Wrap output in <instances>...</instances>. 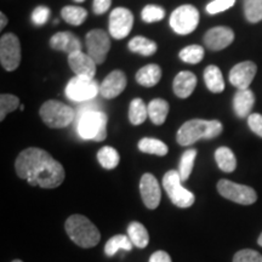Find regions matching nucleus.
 I'll list each match as a JSON object with an SVG mask.
<instances>
[{"instance_id": "1", "label": "nucleus", "mask_w": 262, "mask_h": 262, "mask_svg": "<svg viewBox=\"0 0 262 262\" xmlns=\"http://www.w3.org/2000/svg\"><path fill=\"white\" fill-rule=\"evenodd\" d=\"M15 169L21 179L31 186L56 188L63 182L64 169L47 150L31 147L22 150L15 162Z\"/></svg>"}, {"instance_id": "2", "label": "nucleus", "mask_w": 262, "mask_h": 262, "mask_svg": "<svg viewBox=\"0 0 262 262\" xmlns=\"http://www.w3.org/2000/svg\"><path fill=\"white\" fill-rule=\"evenodd\" d=\"M221 133L222 124L219 120L192 119L180 127L176 140H178L180 146H189L201 139H215Z\"/></svg>"}, {"instance_id": "3", "label": "nucleus", "mask_w": 262, "mask_h": 262, "mask_svg": "<svg viewBox=\"0 0 262 262\" xmlns=\"http://www.w3.org/2000/svg\"><path fill=\"white\" fill-rule=\"evenodd\" d=\"M66 232L72 242L80 248L96 247L101 239L100 231L89 219L83 215H72L64 224Z\"/></svg>"}, {"instance_id": "4", "label": "nucleus", "mask_w": 262, "mask_h": 262, "mask_svg": "<svg viewBox=\"0 0 262 262\" xmlns=\"http://www.w3.org/2000/svg\"><path fill=\"white\" fill-rule=\"evenodd\" d=\"M78 123V133L84 140L103 141L107 137V122L106 113L100 111L89 110L81 111Z\"/></svg>"}, {"instance_id": "5", "label": "nucleus", "mask_w": 262, "mask_h": 262, "mask_svg": "<svg viewBox=\"0 0 262 262\" xmlns=\"http://www.w3.org/2000/svg\"><path fill=\"white\" fill-rule=\"evenodd\" d=\"M42 122L52 129H62L68 126L75 118L73 108L56 100H49L40 107Z\"/></svg>"}, {"instance_id": "6", "label": "nucleus", "mask_w": 262, "mask_h": 262, "mask_svg": "<svg viewBox=\"0 0 262 262\" xmlns=\"http://www.w3.org/2000/svg\"><path fill=\"white\" fill-rule=\"evenodd\" d=\"M163 187L168 193L170 201L179 208L186 209L194 204V194L183 187L180 173L176 170H170L164 175Z\"/></svg>"}, {"instance_id": "7", "label": "nucleus", "mask_w": 262, "mask_h": 262, "mask_svg": "<svg viewBox=\"0 0 262 262\" xmlns=\"http://www.w3.org/2000/svg\"><path fill=\"white\" fill-rule=\"evenodd\" d=\"M100 94V84L94 78L77 77L72 78L66 86V96L74 102H86Z\"/></svg>"}, {"instance_id": "8", "label": "nucleus", "mask_w": 262, "mask_h": 262, "mask_svg": "<svg viewBox=\"0 0 262 262\" xmlns=\"http://www.w3.org/2000/svg\"><path fill=\"white\" fill-rule=\"evenodd\" d=\"M199 11L193 5H182L173 10L170 16V27L180 35H187L199 24Z\"/></svg>"}, {"instance_id": "9", "label": "nucleus", "mask_w": 262, "mask_h": 262, "mask_svg": "<svg viewBox=\"0 0 262 262\" xmlns=\"http://www.w3.org/2000/svg\"><path fill=\"white\" fill-rule=\"evenodd\" d=\"M217 191L224 198L242 205H251L257 201L254 188L222 179L217 182Z\"/></svg>"}, {"instance_id": "10", "label": "nucleus", "mask_w": 262, "mask_h": 262, "mask_svg": "<svg viewBox=\"0 0 262 262\" xmlns=\"http://www.w3.org/2000/svg\"><path fill=\"white\" fill-rule=\"evenodd\" d=\"M0 62L3 68L9 72L18 68L21 62V44L12 33H6L0 39Z\"/></svg>"}, {"instance_id": "11", "label": "nucleus", "mask_w": 262, "mask_h": 262, "mask_svg": "<svg viewBox=\"0 0 262 262\" xmlns=\"http://www.w3.org/2000/svg\"><path fill=\"white\" fill-rule=\"evenodd\" d=\"M88 55L96 62V64H102L106 61L108 51L111 49L110 35L102 29H93L85 37Z\"/></svg>"}, {"instance_id": "12", "label": "nucleus", "mask_w": 262, "mask_h": 262, "mask_svg": "<svg viewBox=\"0 0 262 262\" xmlns=\"http://www.w3.org/2000/svg\"><path fill=\"white\" fill-rule=\"evenodd\" d=\"M134 26V15L125 8L114 9L110 15V34L114 39H124L130 34Z\"/></svg>"}, {"instance_id": "13", "label": "nucleus", "mask_w": 262, "mask_h": 262, "mask_svg": "<svg viewBox=\"0 0 262 262\" xmlns=\"http://www.w3.org/2000/svg\"><path fill=\"white\" fill-rule=\"evenodd\" d=\"M257 67L254 62L245 61L235 64L229 72V81L238 90L249 89L251 81L254 80Z\"/></svg>"}, {"instance_id": "14", "label": "nucleus", "mask_w": 262, "mask_h": 262, "mask_svg": "<svg viewBox=\"0 0 262 262\" xmlns=\"http://www.w3.org/2000/svg\"><path fill=\"white\" fill-rule=\"evenodd\" d=\"M140 192L142 201L147 208L153 210L158 208L162 193H160V186L152 173H145L140 181Z\"/></svg>"}, {"instance_id": "15", "label": "nucleus", "mask_w": 262, "mask_h": 262, "mask_svg": "<svg viewBox=\"0 0 262 262\" xmlns=\"http://www.w3.org/2000/svg\"><path fill=\"white\" fill-rule=\"evenodd\" d=\"M234 40V33L228 27H214L209 29L204 35V44L212 51L224 50Z\"/></svg>"}, {"instance_id": "16", "label": "nucleus", "mask_w": 262, "mask_h": 262, "mask_svg": "<svg viewBox=\"0 0 262 262\" xmlns=\"http://www.w3.org/2000/svg\"><path fill=\"white\" fill-rule=\"evenodd\" d=\"M126 77L122 71H113L100 84V94L107 100L119 96L126 88Z\"/></svg>"}, {"instance_id": "17", "label": "nucleus", "mask_w": 262, "mask_h": 262, "mask_svg": "<svg viewBox=\"0 0 262 262\" xmlns=\"http://www.w3.org/2000/svg\"><path fill=\"white\" fill-rule=\"evenodd\" d=\"M68 64H70L71 70L80 77L94 78L96 73V62L89 55L84 54L83 51L68 55Z\"/></svg>"}, {"instance_id": "18", "label": "nucleus", "mask_w": 262, "mask_h": 262, "mask_svg": "<svg viewBox=\"0 0 262 262\" xmlns=\"http://www.w3.org/2000/svg\"><path fill=\"white\" fill-rule=\"evenodd\" d=\"M50 47L54 50L67 52L68 55L81 51V42L71 32H58L50 39Z\"/></svg>"}, {"instance_id": "19", "label": "nucleus", "mask_w": 262, "mask_h": 262, "mask_svg": "<svg viewBox=\"0 0 262 262\" xmlns=\"http://www.w3.org/2000/svg\"><path fill=\"white\" fill-rule=\"evenodd\" d=\"M196 86V77L194 73L188 71L180 72L172 83V89L176 96L187 98L191 96Z\"/></svg>"}, {"instance_id": "20", "label": "nucleus", "mask_w": 262, "mask_h": 262, "mask_svg": "<svg viewBox=\"0 0 262 262\" xmlns=\"http://www.w3.org/2000/svg\"><path fill=\"white\" fill-rule=\"evenodd\" d=\"M255 103V95L250 89L238 90L233 97L234 112L239 118L250 116Z\"/></svg>"}, {"instance_id": "21", "label": "nucleus", "mask_w": 262, "mask_h": 262, "mask_svg": "<svg viewBox=\"0 0 262 262\" xmlns=\"http://www.w3.org/2000/svg\"><path fill=\"white\" fill-rule=\"evenodd\" d=\"M162 78V70L158 64L150 63L137 71L136 81L146 88L156 86Z\"/></svg>"}, {"instance_id": "22", "label": "nucleus", "mask_w": 262, "mask_h": 262, "mask_svg": "<svg viewBox=\"0 0 262 262\" xmlns=\"http://www.w3.org/2000/svg\"><path fill=\"white\" fill-rule=\"evenodd\" d=\"M204 81L206 88L214 94H220L225 90V80L222 72L217 66H208L204 71Z\"/></svg>"}, {"instance_id": "23", "label": "nucleus", "mask_w": 262, "mask_h": 262, "mask_svg": "<svg viewBox=\"0 0 262 262\" xmlns=\"http://www.w3.org/2000/svg\"><path fill=\"white\" fill-rule=\"evenodd\" d=\"M169 113V103L163 98L152 100L148 104V117L156 125H163Z\"/></svg>"}, {"instance_id": "24", "label": "nucleus", "mask_w": 262, "mask_h": 262, "mask_svg": "<svg viewBox=\"0 0 262 262\" xmlns=\"http://www.w3.org/2000/svg\"><path fill=\"white\" fill-rule=\"evenodd\" d=\"M215 160L217 166L224 172H233L237 168V159L234 153L228 147H220L215 152Z\"/></svg>"}, {"instance_id": "25", "label": "nucleus", "mask_w": 262, "mask_h": 262, "mask_svg": "<svg viewBox=\"0 0 262 262\" xmlns=\"http://www.w3.org/2000/svg\"><path fill=\"white\" fill-rule=\"evenodd\" d=\"M127 235L136 248L145 249L149 243V235L145 226L140 222H131L127 227Z\"/></svg>"}, {"instance_id": "26", "label": "nucleus", "mask_w": 262, "mask_h": 262, "mask_svg": "<svg viewBox=\"0 0 262 262\" xmlns=\"http://www.w3.org/2000/svg\"><path fill=\"white\" fill-rule=\"evenodd\" d=\"M133 247L134 244L133 242L130 241L129 235L117 234L111 238L106 243V245H104V253H106L107 256L111 257L113 256V255H116L119 250L130 251Z\"/></svg>"}, {"instance_id": "27", "label": "nucleus", "mask_w": 262, "mask_h": 262, "mask_svg": "<svg viewBox=\"0 0 262 262\" xmlns=\"http://www.w3.org/2000/svg\"><path fill=\"white\" fill-rule=\"evenodd\" d=\"M139 149L147 155H156L159 157L166 156L169 152L168 146L163 141L152 139V137H145V139L140 140Z\"/></svg>"}, {"instance_id": "28", "label": "nucleus", "mask_w": 262, "mask_h": 262, "mask_svg": "<svg viewBox=\"0 0 262 262\" xmlns=\"http://www.w3.org/2000/svg\"><path fill=\"white\" fill-rule=\"evenodd\" d=\"M148 117V106L141 98H134L129 108V120L134 125H141Z\"/></svg>"}, {"instance_id": "29", "label": "nucleus", "mask_w": 262, "mask_h": 262, "mask_svg": "<svg viewBox=\"0 0 262 262\" xmlns=\"http://www.w3.org/2000/svg\"><path fill=\"white\" fill-rule=\"evenodd\" d=\"M130 51L135 52V54L142 55V56H150L157 51V44L153 40H149L145 37H135L133 38L129 42Z\"/></svg>"}, {"instance_id": "30", "label": "nucleus", "mask_w": 262, "mask_h": 262, "mask_svg": "<svg viewBox=\"0 0 262 262\" xmlns=\"http://www.w3.org/2000/svg\"><path fill=\"white\" fill-rule=\"evenodd\" d=\"M61 16L67 24L72 26H80L88 17V11L80 6H64L61 10Z\"/></svg>"}, {"instance_id": "31", "label": "nucleus", "mask_w": 262, "mask_h": 262, "mask_svg": "<svg viewBox=\"0 0 262 262\" xmlns=\"http://www.w3.org/2000/svg\"><path fill=\"white\" fill-rule=\"evenodd\" d=\"M97 159L102 168L107 170H112L118 166L120 157H119V153L117 152V149H114L113 147L104 146L98 150Z\"/></svg>"}, {"instance_id": "32", "label": "nucleus", "mask_w": 262, "mask_h": 262, "mask_svg": "<svg viewBox=\"0 0 262 262\" xmlns=\"http://www.w3.org/2000/svg\"><path fill=\"white\" fill-rule=\"evenodd\" d=\"M196 157V149H188L183 152V155L180 159L179 173L181 181H187L191 176L193 166H194V160Z\"/></svg>"}, {"instance_id": "33", "label": "nucleus", "mask_w": 262, "mask_h": 262, "mask_svg": "<svg viewBox=\"0 0 262 262\" xmlns=\"http://www.w3.org/2000/svg\"><path fill=\"white\" fill-rule=\"evenodd\" d=\"M244 15L250 24L262 19V0H244Z\"/></svg>"}, {"instance_id": "34", "label": "nucleus", "mask_w": 262, "mask_h": 262, "mask_svg": "<svg viewBox=\"0 0 262 262\" xmlns=\"http://www.w3.org/2000/svg\"><path fill=\"white\" fill-rule=\"evenodd\" d=\"M179 56L186 63L196 64L204 57V49L201 45H189L180 51Z\"/></svg>"}, {"instance_id": "35", "label": "nucleus", "mask_w": 262, "mask_h": 262, "mask_svg": "<svg viewBox=\"0 0 262 262\" xmlns=\"http://www.w3.org/2000/svg\"><path fill=\"white\" fill-rule=\"evenodd\" d=\"M19 100L17 96L10 94H2L0 96V120H4L10 112L19 108Z\"/></svg>"}, {"instance_id": "36", "label": "nucleus", "mask_w": 262, "mask_h": 262, "mask_svg": "<svg viewBox=\"0 0 262 262\" xmlns=\"http://www.w3.org/2000/svg\"><path fill=\"white\" fill-rule=\"evenodd\" d=\"M141 17L146 24H155L165 17V10L158 5H146L141 11Z\"/></svg>"}, {"instance_id": "37", "label": "nucleus", "mask_w": 262, "mask_h": 262, "mask_svg": "<svg viewBox=\"0 0 262 262\" xmlns=\"http://www.w3.org/2000/svg\"><path fill=\"white\" fill-rule=\"evenodd\" d=\"M233 262H262V255L253 249H243L235 253Z\"/></svg>"}, {"instance_id": "38", "label": "nucleus", "mask_w": 262, "mask_h": 262, "mask_svg": "<svg viewBox=\"0 0 262 262\" xmlns=\"http://www.w3.org/2000/svg\"><path fill=\"white\" fill-rule=\"evenodd\" d=\"M235 0H212L206 5V11L210 15H216L231 9L234 5Z\"/></svg>"}, {"instance_id": "39", "label": "nucleus", "mask_w": 262, "mask_h": 262, "mask_svg": "<svg viewBox=\"0 0 262 262\" xmlns=\"http://www.w3.org/2000/svg\"><path fill=\"white\" fill-rule=\"evenodd\" d=\"M49 17H50V9L48 6L40 5L34 9L32 12V22L35 26H42L48 22Z\"/></svg>"}, {"instance_id": "40", "label": "nucleus", "mask_w": 262, "mask_h": 262, "mask_svg": "<svg viewBox=\"0 0 262 262\" xmlns=\"http://www.w3.org/2000/svg\"><path fill=\"white\" fill-rule=\"evenodd\" d=\"M248 125L254 134L262 137V114L251 113L248 117Z\"/></svg>"}, {"instance_id": "41", "label": "nucleus", "mask_w": 262, "mask_h": 262, "mask_svg": "<svg viewBox=\"0 0 262 262\" xmlns=\"http://www.w3.org/2000/svg\"><path fill=\"white\" fill-rule=\"evenodd\" d=\"M112 0H94L93 10L95 15H103L111 8Z\"/></svg>"}, {"instance_id": "42", "label": "nucleus", "mask_w": 262, "mask_h": 262, "mask_svg": "<svg viewBox=\"0 0 262 262\" xmlns=\"http://www.w3.org/2000/svg\"><path fill=\"white\" fill-rule=\"evenodd\" d=\"M148 262H172V261H171V257H170V255L166 253V251L158 250L150 255Z\"/></svg>"}, {"instance_id": "43", "label": "nucleus", "mask_w": 262, "mask_h": 262, "mask_svg": "<svg viewBox=\"0 0 262 262\" xmlns=\"http://www.w3.org/2000/svg\"><path fill=\"white\" fill-rule=\"evenodd\" d=\"M0 19H2V24H0V29H4V27L8 25V18H6L5 14H0Z\"/></svg>"}, {"instance_id": "44", "label": "nucleus", "mask_w": 262, "mask_h": 262, "mask_svg": "<svg viewBox=\"0 0 262 262\" xmlns=\"http://www.w3.org/2000/svg\"><path fill=\"white\" fill-rule=\"evenodd\" d=\"M257 243L260 247H262V233L260 234V237H258V239H257Z\"/></svg>"}, {"instance_id": "45", "label": "nucleus", "mask_w": 262, "mask_h": 262, "mask_svg": "<svg viewBox=\"0 0 262 262\" xmlns=\"http://www.w3.org/2000/svg\"><path fill=\"white\" fill-rule=\"evenodd\" d=\"M74 2H77V3H83V2H85V0H74Z\"/></svg>"}, {"instance_id": "46", "label": "nucleus", "mask_w": 262, "mask_h": 262, "mask_svg": "<svg viewBox=\"0 0 262 262\" xmlns=\"http://www.w3.org/2000/svg\"><path fill=\"white\" fill-rule=\"evenodd\" d=\"M12 262H24V261H21V260H14Z\"/></svg>"}]
</instances>
